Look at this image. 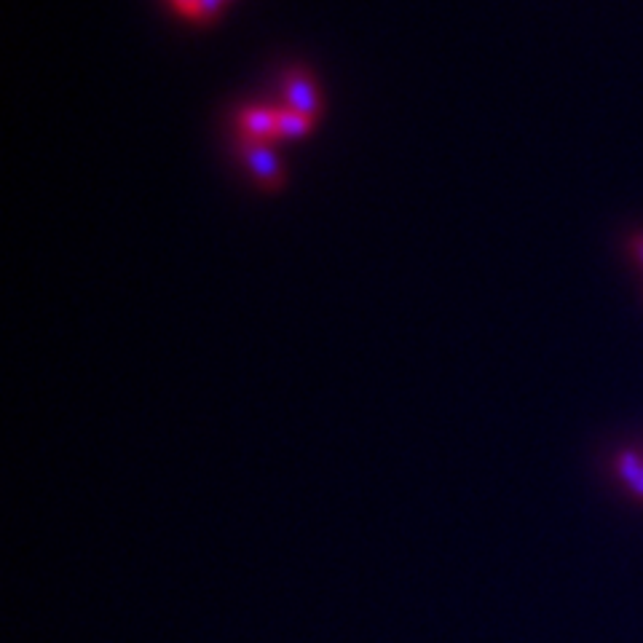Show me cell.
<instances>
[{"label":"cell","instance_id":"cell-1","mask_svg":"<svg viewBox=\"0 0 643 643\" xmlns=\"http://www.w3.org/2000/svg\"><path fill=\"white\" fill-rule=\"evenodd\" d=\"M242 159L266 191H276L282 185V159L276 156L274 145L242 140Z\"/></svg>","mask_w":643,"mask_h":643},{"label":"cell","instance_id":"cell-2","mask_svg":"<svg viewBox=\"0 0 643 643\" xmlns=\"http://www.w3.org/2000/svg\"><path fill=\"white\" fill-rule=\"evenodd\" d=\"M287 108L298 110L303 116H309L311 121H317L322 113V94H319L317 81L303 73V70H293L284 76V102Z\"/></svg>","mask_w":643,"mask_h":643},{"label":"cell","instance_id":"cell-3","mask_svg":"<svg viewBox=\"0 0 643 643\" xmlns=\"http://www.w3.org/2000/svg\"><path fill=\"white\" fill-rule=\"evenodd\" d=\"M239 134L247 142H266L274 145L279 140V121H276V108L258 105V108H247L236 118Z\"/></svg>","mask_w":643,"mask_h":643},{"label":"cell","instance_id":"cell-4","mask_svg":"<svg viewBox=\"0 0 643 643\" xmlns=\"http://www.w3.org/2000/svg\"><path fill=\"white\" fill-rule=\"evenodd\" d=\"M276 121H279V140H301L314 129V121L309 116H303L287 105L276 108Z\"/></svg>","mask_w":643,"mask_h":643},{"label":"cell","instance_id":"cell-5","mask_svg":"<svg viewBox=\"0 0 643 643\" xmlns=\"http://www.w3.org/2000/svg\"><path fill=\"white\" fill-rule=\"evenodd\" d=\"M172 6L180 17L185 19H201V0H172Z\"/></svg>","mask_w":643,"mask_h":643},{"label":"cell","instance_id":"cell-6","mask_svg":"<svg viewBox=\"0 0 643 643\" xmlns=\"http://www.w3.org/2000/svg\"><path fill=\"white\" fill-rule=\"evenodd\" d=\"M635 255H638V258L643 260V239H641V242H635Z\"/></svg>","mask_w":643,"mask_h":643}]
</instances>
